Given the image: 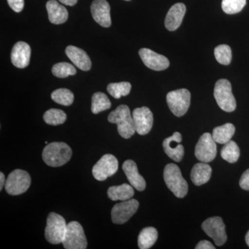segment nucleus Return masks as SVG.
Here are the masks:
<instances>
[{
  "instance_id": "19",
  "label": "nucleus",
  "mask_w": 249,
  "mask_h": 249,
  "mask_svg": "<svg viewBox=\"0 0 249 249\" xmlns=\"http://www.w3.org/2000/svg\"><path fill=\"white\" fill-rule=\"evenodd\" d=\"M65 53L75 66L83 71H89L91 67V61L89 55L83 49L70 45L65 49Z\"/></svg>"
},
{
  "instance_id": "17",
  "label": "nucleus",
  "mask_w": 249,
  "mask_h": 249,
  "mask_svg": "<svg viewBox=\"0 0 249 249\" xmlns=\"http://www.w3.org/2000/svg\"><path fill=\"white\" fill-rule=\"evenodd\" d=\"M31 54V47L27 42L22 41L18 42L11 51V62L18 68H25L30 62Z\"/></svg>"
},
{
  "instance_id": "26",
  "label": "nucleus",
  "mask_w": 249,
  "mask_h": 249,
  "mask_svg": "<svg viewBox=\"0 0 249 249\" xmlns=\"http://www.w3.org/2000/svg\"><path fill=\"white\" fill-rule=\"evenodd\" d=\"M111 103L107 95L103 92L93 93L91 98V111L93 114H97L111 107Z\"/></svg>"
},
{
  "instance_id": "27",
  "label": "nucleus",
  "mask_w": 249,
  "mask_h": 249,
  "mask_svg": "<svg viewBox=\"0 0 249 249\" xmlns=\"http://www.w3.org/2000/svg\"><path fill=\"white\" fill-rule=\"evenodd\" d=\"M240 155V151L238 145L231 140L227 142L221 150V157L223 160L230 163H234L237 161Z\"/></svg>"
},
{
  "instance_id": "15",
  "label": "nucleus",
  "mask_w": 249,
  "mask_h": 249,
  "mask_svg": "<svg viewBox=\"0 0 249 249\" xmlns=\"http://www.w3.org/2000/svg\"><path fill=\"white\" fill-rule=\"evenodd\" d=\"M181 134L176 132L171 137L165 139L163 142L165 154L176 162L181 161L184 155V147L181 144Z\"/></svg>"
},
{
  "instance_id": "40",
  "label": "nucleus",
  "mask_w": 249,
  "mask_h": 249,
  "mask_svg": "<svg viewBox=\"0 0 249 249\" xmlns=\"http://www.w3.org/2000/svg\"><path fill=\"white\" fill-rule=\"evenodd\" d=\"M125 1H130V0H125Z\"/></svg>"
},
{
  "instance_id": "35",
  "label": "nucleus",
  "mask_w": 249,
  "mask_h": 249,
  "mask_svg": "<svg viewBox=\"0 0 249 249\" xmlns=\"http://www.w3.org/2000/svg\"><path fill=\"white\" fill-rule=\"evenodd\" d=\"M240 186L245 191H249V169L242 174L240 180Z\"/></svg>"
},
{
  "instance_id": "38",
  "label": "nucleus",
  "mask_w": 249,
  "mask_h": 249,
  "mask_svg": "<svg viewBox=\"0 0 249 249\" xmlns=\"http://www.w3.org/2000/svg\"><path fill=\"white\" fill-rule=\"evenodd\" d=\"M6 180H5V176L4 173H0V191L2 190L3 187L5 186Z\"/></svg>"
},
{
  "instance_id": "7",
  "label": "nucleus",
  "mask_w": 249,
  "mask_h": 249,
  "mask_svg": "<svg viewBox=\"0 0 249 249\" xmlns=\"http://www.w3.org/2000/svg\"><path fill=\"white\" fill-rule=\"evenodd\" d=\"M66 249H85L88 247L86 236L80 223L73 221L67 224L66 233L62 241Z\"/></svg>"
},
{
  "instance_id": "24",
  "label": "nucleus",
  "mask_w": 249,
  "mask_h": 249,
  "mask_svg": "<svg viewBox=\"0 0 249 249\" xmlns=\"http://www.w3.org/2000/svg\"><path fill=\"white\" fill-rule=\"evenodd\" d=\"M235 132V127L231 124H226L215 127L213 131V138L214 142L220 144H226L230 142Z\"/></svg>"
},
{
  "instance_id": "23",
  "label": "nucleus",
  "mask_w": 249,
  "mask_h": 249,
  "mask_svg": "<svg viewBox=\"0 0 249 249\" xmlns=\"http://www.w3.org/2000/svg\"><path fill=\"white\" fill-rule=\"evenodd\" d=\"M133 187L124 183L120 186H111L107 191L108 197L112 201H126L134 196Z\"/></svg>"
},
{
  "instance_id": "20",
  "label": "nucleus",
  "mask_w": 249,
  "mask_h": 249,
  "mask_svg": "<svg viewBox=\"0 0 249 249\" xmlns=\"http://www.w3.org/2000/svg\"><path fill=\"white\" fill-rule=\"evenodd\" d=\"M186 11V6L182 3L174 4L165 17V28L170 31L177 30L182 22Z\"/></svg>"
},
{
  "instance_id": "11",
  "label": "nucleus",
  "mask_w": 249,
  "mask_h": 249,
  "mask_svg": "<svg viewBox=\"0 0 249 249\" xmlns=\"http://www.w3.org/2000/svg\"><path fill=\"white\" fill-rule=\"evenodd\" d=\"M204 231L214 240L217 246H222L227 240L225 224L222 218L219 217H210L205 220L201 225Z\"/></svg>"
},
{
  "instance_id": "32",
  "label": "nucleus",
  "mask_w": 249,
  "mask_h": 249,
  "mask_svg": "<svg viewBox=\"0 0 249 249\" xmlns=\"http://www.w3.org/2000/svg\"><path fill=\"white\" fill-rule=\"evenodd\" d=\"M214 56L219 64L229 65L232 60L231 49L229 45H221L214 49Z\"/></svg>"
},
{
  "instance_id": "1",
  "label": "nucleus",
  "mask_w": 249,
  "mask_h": 249,
  "mask_svg": "<svg viewBox=\"0 0 249 249\" xmlns=\"http://www.w3.org/2000/svg\"><path fill=\"white\" fill-rule=\"evenodd\" d=\"M71 147L63 142H53L48 144L42 152V159L47 165L60 167L71 160Z\"/></svg>"
},
{
  "instance_id": "21",
  "label": "nucleus",
  "mask_w": 249,
  "mask_h": 249,
  "mask_svg": "<svg viewBox=\"0 0 249 249\" xmlns=\"http://www.w3.org/2000/svg\"><path fill=\"white\" fill-rule=\"evenodd\" d=\"M49 19L54 24H61L68 19V11L65 6L59 4L55 0H49L46 4Z\"/></svg>"
},
{
  "instance_id": "31",
  "label": "nucleus",
  "mask_w": 249,
  "mask_h": 249,
  "mask_svg": "<svg viewBox=\"0 0 249 249\" xmlns=\"http://www.w3.org/2000/svg\"><path fill=\"white\" fill-rule=\"evenodd\" d=\"M52 73L60 78H65L69 76L76 74V70L71 64L68 62H59L52 67Z\"/></svg>"
},
{
  "instance_id": "22",
  "label": "nucleus",
  "mask_w": 249,
  "mask_h": 249,
  "mask_svg": "<svg viewBox=\"0 0 249 249\" xmlns=\"http://www.w3.org/2000/svg\"><path fill=\"white\" fill-rule=\"evenodd\" d=\"M212 174V168L208 163H196L193 166L191 174L192 181L196 186H199L209 181Z\"/></svg>"
},
{
  "instance_id": "14",
  "label": "nucleus",
  "mask_w": 249,
  "mask_h": 249,
  "mask_svg": "<svg viewBox=\"0 0 249 249\" xmlns=\"http://www.w3.org/2000/svg\"><path fill=\"white\" fill-rule=\"evenodd\" d=\"M139 53L145 66L154 71H163L170 66L169 60L166 57L151 49L142 48L139 50Z\"/></svg>"
},
{
  "instance_id": "33",
  "label": "nucleus",
  "mask_w": 249,
  "mask_h": 249,
  "mask_svg": "<svg viewBox=\"0 0 249 249\" xmlns=\"http://www.w3.org/2000/svg\"><path fill=\"white\" fill-rule=\"evenodd\" d=\"M247 4V0H222L223 11L227 14H236L240 13Z\"/></svg>"
},
{
  "instance_id": "4",
  "label": "nucleus",
  "mask_w": 249,
  "mask_h": 249,
  "mask_svg": "<svg viewBox=\"0 0 249 249\" xmlns=\"http://www.w3.org/2000/svg\"><path fill=\"white\" fill-rule=\"evenodd\" d=\"M67 224L65 219L55 213H49L45 228V238L52 245L62 243L66 233Z\"/></svg>"
},
{
  "instance_id": "16",
  "label": "nucleus",
  "mask_w": 249,
  "mask_h": 249,
  "mask_svg": "<svg viewBox=\"0 0 249 249\" xmlns=\"http://www.w3.org/2000/svg\"><path fill=\"white\" fill-rule=\"evenodd\" d=\"M91 12L93 19L101 27H110V6L106 0H94L91 4Z\"/></svg>"
},
{
  "instance_id": "28",
  "label": "nucleus",
  "mask_w": 249,
  "mask_h": 249,
  "mask_svg": "<svg viewBox=\"0 0 249 249\" xmlns=\"http://www.w3.org/2000/svg\"><path fill=\"white\" fill-rule=\"evenodd\" d=\"M132 85L128 82L110 83L107 88L108 93L116 99H119L121 96H127L130 93Z\"/></svg>"
},
{
  "instance_id": "6",
  "label": "nucleus",
  "mask_w": 249,
  "mask_h": 249,
  "mask_svg": "<svg viewBox=\"0 0 249 249\" xmlns=\"http://www.w3.org/2000/svg\"><path fill=\"white\" fill-rule=\"evenodd\" d=\"M31 183V177L27 171L15 170L8 176L5 183V190L10 196H19L29 189Z\"/></svg>"
},
{
  "instance_id": "2",
  "label": "nucleus",
  "mask_w": 249,
  "mask_h": 249,
  "mask_svg": "<svg viewBox=\"0 0 249 249\" xmlns=\"http://www.w3.org/2000/svg\"><path fill=\"white\" fill-rule=\"evenodd\" d=\"M108 121L116 124L118 132L124 139H129L136 132L133 117L131 115L129 108L125 105H121L108 116Z\"/></svg>"
},
{
  "instance_id": "34",
  "label": "nucleus",
  "mask_w": 249,
  "mask_h": 249,
  "mask_svg": "<svg viewBox=\"0 0 249 249\" xmlns=\"http://www.w3.org/2000/svg\"><path fill=\"white\" fill-rule=\"evenodd\" d=\"M8 4L15 12L19 13L24 6V0H7Z\"/></svg>"
},
{
  "instance_id": "36",
  "label": "nucleus",
  "mask_w": 249,
  "mask_h": 249,
  "mask_svg": "<svg viewBox=\"0 0 249 249\" xmlns=\"http://www.w3.org/2000/svg\"><path fill=\"white\" fill-rule=\"evenodd\" d=\"M196 249H214V247L211 242L207 240L201 241L196 246Z\"/></svg>"
},
{
  "instance_id": "8",
  "label": "nucleus",
  "mask_w": 249,
  "mask_h": 249,
  "mask_svg": "<svg viewBox=\"0 0 249 249\" xmlns=\"http://www.w3.org/2000/svg\"><path fill=\"white\" fill-rule=\"evenodd\" d=\"M191 93L188 89H180L168 93L166 101L174 115L181 117L188 110L191 105Z\"/></svg>"
},
{
  "instance_id": "39",
  "label": "nucleus",
  "mask_w": 249,
  "mask_h": 249,
  "mask_svg": "<svg viewBox=\"0 0 249 249\" xmlns=\"http://www.w3.org/2000/svg\"><path fill=\"white\" fill-rule=\"evenodd\" d=\"M245 240L246 242H247V245L249 247V231L248 232H247V235H246Z\"/></svg>"
},
{
  "instance_id": "5",
  "label": "nucleus",
  "mask_w": 249,
  "mask_h": 249,
  "mask_svg": "<svg viewBox=\"0 0 249 249\" xmlns=\"http://www.w3.org/2000/svg\"><path fill=\"white\" fill-rule=\"evenodd\" d=\"M214 97L222 110L227 112H232L235 110L237 104L232 93L231 84L229 80H218L214 86Z\"/></svg>"
},
{
  "instance_id": "12",
  "label": "nucleus",
  "mask_w": 249,
  "mask_h": 249,
  "mask_svg": "<svg viewBox=\"0 0 249 249\" xmlns=\"http://www.w3.org/2000/svg\"><path fill=\"white\" fill-rule=\"evenodd\" d=\"M139 206V201L134 199L116 204L111 210L112 222L116 224H124L136 213Z\"/></svg>"
},
{
  "instance_id": "18",
  "label": "nucleus",
  "mask_w": 249,
  "mask_h": 249,
  "mask_svg": "<svg viewBox=\"0 0 249 249\" xmlns=\"http://www.w3.org/2000/svg\"><path fill=\"white\" fill-rule=\"evenodd\" d=\"M122 168L131 186L139 191L145 190L146 183L144 178L139 174L137 165L134 160H125L123 164Z\"/></svg>"
},
{
  "instance_id": "10",
  "label": "nucleus",
  "mask_w": 249,
  "mask_h": 249,
  "mask_svg": "<svg viewBox=\"0 0 249 249\" xmlns=\"http://www.w3.org/2000/svg\"><path fill=\"white\" fill-rule=\"evenodd\" d=\"M195 154L196 159L204 163H210L214 160L217 155V145L211 134L204 133L201 136L196 143Z\"/></svg>"
},
{
  "instance_id": "30",
  "label": "nucleus",
  "mask_w": 249,
  "mask_h": 249,
  "mask_svg": "<svg viewBox=\"0 0 249 249\" xmlns=\"http://www.w3.org/2000/svg\"><path fill=\"white\" fill-rule=\"evenodd\" d=\"M52 100L58 104L64 106H71L74 100L73 93L70 89L61 88L55 90L52 93Z\"/></svg>"
},
{
  "instance_id": "25",
  "label": "nucleus",
  "mask_w": 249,
  "mask_h": 249,
  "mask_svg": "<svg viewBox=\"0 0 249 249\" xmlns=\"http://www.w3.org/2000/svg\"><path fill=\"white\" fill-rule=\"evenodd\" d=\"M158 239V232L154 227H147L142 229L138 237L139 248L148 249L155 245Z\"/></svg>"
},
{
  "instance_id": "29",
  "label": "nucleus",
  "mask_w": 249,
  "mask_h": 249,
  "mask_svg": "<svg viewBox=\"0 0 249 249\" xmlns=\"http://www.w3.org/2000/svg\"><path fill=\"white\" fill-rule=\"evenodd\" d=\"M43 119L46 124L51 125H58L66 121L67 115L61 109H50L46 111Z\"/></svg>"
},
{
  "instance_id": "13",
  "label": "nucleus",
  "mask_w": 249,
  "mask_h": 249,
  "mask_svg": "<svg viewBox=\"0 0 249 249\" xmlns=\"http://www.w3.org/2000/svg\"><path fill=\"white\" fill-rule=\"evenodd\" d=\"M136 132L140 135H145L151 130L153 125V114L148 107L136 108L132 112Z\"/></svg>"
},
{
  "instance_id": "37",
  "label": "nucleus",
  "mask_w": 249,
  "mask_h": 249,
  "mask_svg": "<svg viewBox=\"0 0 249 249\" xmlns=\"http://www.w3.org/2000/svg\"><path fill=\"white\" fill-rule=\"evenodd\" d=\"M59 1L66 6H73L76 4L78 0H59Z\"/></svg>"
},
{
  "instance_id": "9",
  "label": "nucleus",
  "mask_w": 249,
  "mask_h": 249,
  "mask_svg": "<svg viewBox=\"0 0 249 249\" xmlns=\"http://www.w3.org/2000/svg\"><path fill=\"white\" fill-rule=\"evenodd\" d=\"M119 161L114 155L110 154L105 155L93 165L92 174L93 178L98 181H105L117 172Z\"/></svg>"
},
{
  "instance_id": "3",
  "label": "nucleus",
  "mask_w": 249,
  "mask_h": 249,
  "mask_svg": "<svg viewBox=\"0 0 249 249\" xmlns=\"http://www.w3.org/2000/svg\"><path fill=\"white\" fill-rule=\"evenodd\" d=\"M163 178L165 184L177 197L183 198L188 191V183L176 164L169 163L165 167Z\"/></svg>"
}]
</instances>
